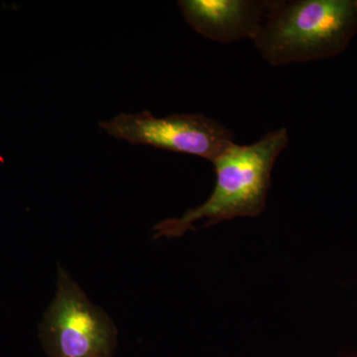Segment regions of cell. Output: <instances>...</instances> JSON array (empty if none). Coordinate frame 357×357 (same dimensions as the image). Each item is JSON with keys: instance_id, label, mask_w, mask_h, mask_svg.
<instances>
[{"instance_id": "obj_1", "label": "cell", "mask_w": 357, "mask_h": 357, "mask_svg": "<svg viewBox=\"0 0 357 357\" xmlns=\"http://www.w3.org/2000/svg\"><path fill=\"white\" fill-rule=\"evenodd\" d=\"M287 128L269 131L250 145L230 144L211 163L215 167V188L201 206L183 217L163 220L154 227V238L180 237L206 218L204 227L236 218L261 215L271 187L272 170L279 155L287 147Z\"/></svg>"}, {"instance_id": "obj_2", "label": "cell", "mask_w": 357, "mask_h": 357, "mask_svg": "<svg viewBox=\"0 0 357 357\" xmlns=\"http://www.w3.org/2000/svg\"><path fill=\"white\" fill-rule=\"evenodd\" d=\"M357 33V0H268L253 39L273 67L340 55Z\"/></svg>"}, {"instance_id": "obj_3", "label": "cell", "mask_w": 357, "mask_h": 357, "mask_svg": "<svg viewBox=\"0 0 357 357\" xmlns=\"http://www.w3.org/2000/svg\"><path fill=\"white\" fill-rule=\"evenodd\" d=\"M57 292L40 326L49 357H114L117 330L64 268L59 267Z\"/></svg>"}, {"instance_id": "obj_4", "label": "cell", "mask_w": 357, "mask_h": 357, "mask_svg": "<svg viewBox=\"0 0 357 357\" xmlns=\"http://www.w3.org/2000/svg\"><path fill=\"white\" fill-rule=\"evenodd\" d=\"M100 128L117 139L132 144L194 155L211 162L234 142L229 128L204 114L155 117L150 112L122 114L100 122Z\"/></svg>"}, {"instance_id": "obj_5", "label": "cell", "mask_w": 357, "mask_h": 357, "mask_svg": "<svg viewBox=\"0 0 357 357\" xmlns=\"http://www.w3.org/2000/svg\"><path fill=\"white\" fill-rule=\"evenodd\" d=\"M268 0H182L178 6L188 24L222 44L255 38Z\"/></svg>"}]
</instances>
